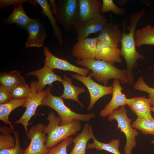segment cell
Instances as JSON below:
<instances>
[{"mask_svg":"<svg viewBox=\"0 0 154 154\" xmlns=\"http://www.w3.org/2000/svg\"><path fill=\"white\" fill-rule=\"evenodd\" d=\"M146 10L142 8L138 11L132 13L129 17V26L128 27L129 33L125 31L126 20L122 24L123 29L122 38L120 40L121 48L120 56L124 59L127 66V74L129 83L133 85L135 81L133 70L137 67V60H144V56L140 54L137 51L135 44V34L138 22L146 13Z\"/></svg>","mask_w":154,"mask_h":154,"instance_id":"obj_1","label":"cell"},{"mask_svg":"<svg viewBox=\"0 0 154 154\" xmlns=\"http://www.w3.org/2000/svg\"><path fill=\"white\" fill-rule=\"evenodd\" d=\"M76 62L91 70L89 75L99 82H102L104 86H107L109 80L112 78L117 79L123 84L129 83L127 70L118 68L113 64L95 59L76 60Z\"/></svg>","mask_w":154,"mask_h":154,"instance_id":"obj_2","label":"cell"},{"mask_svg":"<svg viewBox=\"0 0 154 154\" xmlns=\"http://www.w3.org/2000/svg\"><path fill=\"white\" fill-rule=\"evenodd\" d=\"M47 119L48 123L44 128L43 132L47 134L45 145L49 149L70 136L77 135L82 128L81 121L78 120L65 125H60V117L56 116L53 112L49 113Z\"/></svg>","mask_w":154,"mask_h":154,"instance_id":"obj_3","label":"cell"},{"mask_svg":"<svg viewBox=\"0 0 154 154\" xmlns=\"http://www.w3.org/2000/svg\"><path fill=\"white\" fill-rule=\"evenodd\" d=\"M52 88L50 89L42 100L41 106H46L55 111L61 119L60 125L67 124L77 120L88 122L96 117L94 112L80 114L72 111L65 105L61 96H54L51 93Z\"/></svg>","mask_w":154,"mask_h":154,"instance_id":"obj_4","label":"cell"},{"mask_svg":"<svg viewBox=\"0 0 154 154\" xmlns=\"http://www.w3.org/2000/svg\"><path fill=\"white\" fill-rule=\"evenodd\" d=\"M58 11L56 18L65 32L76 34L78 23L79 0H56Z\"/></svg>","mask_w":154,"mask_h":154,"instance_id":"obj_5","label":"cell"},{"mask_svg":"<svg viewBox=\"0 0 154 154\" xmlns=\"http://www.w3.org/2000/svg\"><path fill=\"white\" fill-rule=\"evenodd\" d=\"M110 121L116 120L117 122L118 129H120L126 137V141L124 149V154H131L134 148L136 146V137L139 135L137 129L131 125L132 119L127 115L125 105L121 106L119 109L114 111L108 117Z\"/></svg>","mask_w":154,"mask_h":154,"instance_id":"obj_6","label":"cell"},{"mask_svg":"<svg viewBox=\"0 0 154 154\" xmlns=\"http://www.w3.org/2000/svg\"><path fill=\"white\" fill-rule=\"evenodd\" d=\"M46 125L44 123H38L31 127L26 134L30 143L25 149L24 154H46L49 149L46 147L45 144L47 136L43 132Z\"/></svg>","mask_w":154,"mask_h":154,"instance_id":"obj_7","label":"cell"},{"mask_svg":"<svg viewBox=\"0 0 154 154\" xmlns=\"http://www.w3.org/2000/svg\"><path fill=\"white\" fill-rule=\"evenodd\" d=\"M71 77L82 82L88 89L90 96V103L87 108L89 111L92 110L95 103L100 98L105 95L112 94V85L106 86L98 84L89 75L84 76L76 73L71 75Z\"/></svg>","mask_w":154,"mask_h":154,"instance_id":"obj_8","label":"cell"},{"mask_svg":"<svg viewBox=\"0 0 154 154\" xmlns=\"http://www.w3.org/2000/svg\"><path fill=\"white\" fill-rule=\"evenodd\" d=\"M52 86H49L43 92L38 93H37L36 90L27 98V101L23 107L26 108L25 112L21 117L15 122L16 124H21L23 125L26 134L28 132L27 126L30 120L35 114L37 108L41 106L42 100Z\"/></svg>","mask_w":154,"mask_h":154,"instance_id":"obj_9","label":"cell"},{"mask_svg":"<svg viewBox=\"0 0 154 154\" xmlns=\"http://www.w3.org/2000/svg\"><path fill=\"white\" fill-rule=\"evenodd\" d=\"M45 59L44 65L53 69H58L64 71H68L78 73L84 76H87L90 70L86 68H82L71 64L67 60L58 58L54 55L49 48L44 46L43 47Z\"/></svg>","mask_w":154,"mask_h":154,"instance_id":"obj_10","label":"cell"},{"mask_svg":"<svg viewBox=\"0 0 154 154\" xmlns=\"http://www.w3.org/2000/svg\"><path fill=\"white\" fill-rule=\"evenodd\" d=\"M79 14L76 34L84 24L91 19L102 16V1L100 0H79Z\"/></svg>","mask_w":154,"mask_h":154,"instance_id":"obj_11","label":"cell"},{"mask_svg":"<svg viewBox=\"0 0 154 154\" xmlns=\"http://www.w3.org/2000/svg\"><path fill=\"white\" fill-rule=\"evenodd\" d=\"M25 29L28 33V37L25 43L26 47H43L46 34L44 25L38 19H32Z\"/></svg>","mask_w":154,"mask_h":154,"instance_id":"obj_12","label":"cell"},{"mask_svg":"<svg viewBox=\"0 0 154 154\" xmlns=\"http://www.w3.org/2000/svg\"><path fill=\"white\" fill-rule=\"evenodd\" d=\"M120 81L115 79L113 81L112 85L113 87L112 96L110 102L102 109L100 115L103 117L108 116L114 111L118 109L122 106L128 104L130 102V99L127 98L123 93L121 90L123 88L120 85Z\"/></svg>","mask_w":154,"mask_h":154,"instance_id":"obj_13","label":"cell"},{"mask_svg":"<svg viewBox=\"0 0 154 154\" xmlns=\"http://www.w3.org/2000/svg\"><path fill=\"white\" fill-rule=\"evenodd\" d=\"M97 37L87 38L78 40L72 48V55L77 60L95 59Z\"/></svg>","mask_w":154,"mask_h":154,"instance_id":"obj_14","label":"cell"},{"mask_svg":"<svg viewBox=\"0 0 154 154\" xmlns=\"http://www.w3.org/2000/svg\"><path fill=\"white\" fill-rule=\"evenodd\" d=\"M53 69L47 66L44 65L42 68L28 72L27 76H33L38 79L37 93L44 91L46 86H52V84L55 81L62 82V78L54 73Z\"/></svg>","mask_w":154,"mask_h":154,"instance_id":"obj_15","label":"cell"},{"mask_svg":"<svg viewBox=\"0 0 154 154\" xmlns=\"http://www.w3.org/2000/svg\"><path fill=\"white\" fill-rule=\"evenodd\" d=\"M122 34L119 25L113 23L111 19L100 32L97 38L98 40L109 46L117 48L120 42Z\"/></svg>","mask_w":154,"mask_h":154,"instance_id":"obj_16","label":"cell"},{"mask_svg":"<svg viewBox=\"0 0 154 154\" xmlns=\"http://www.w3.org/2000/svg\"><path fill=\"white\" fill-rule=\"evenodd\" d=\"M127 105L137 116V117L146 119H153L151 114L152 107L149 98L145 96L131 98Z\"/></svg>","mask_w":154,"mask_h":154,"instance_id":"obj_17","label":"cell"},{"mask_svg":"<svg viewBox=\"0 0 154 154\" xmlns=\"http://www.w3.org/2000/svg\"><path fill=\"white\" fill-rule=\"evenodd\" d=\"M120 49L109 46L98 40L95 59L113 64L120 63L122 60L120 56Z\"/></svg>","mask_w":154,"mask_h":154,"instance_id":"obj_18","label":"cell"},{"mask_svg":"<svg viewBox=\"0 0 154 154\" xmlns=\"http://www.w3.org/2000/svg\"><path fill=\"white\" fill-rule=\"evenodd\" d=\"M94 137L92 126L85 123L82 131L73 139L74 147L70 154H86L87 143Z\"/></svg>","mask_w":154,"mask_h":154,"instance_id":"obj_19","label":"cell"},{"mask_svg":"<svg viewBox=\"0 0 154 154\" xmlns=\"http://www.w3.org/2000/svg\"><path fill=\"white\" fill-rule=\"evenodd\" d=\"M108 19L103 15L90 19L82 25L79 29L78 40L88 38L91 34L100 32L107 24Z\"/></svg>","mask_w":154,"mask_h":154,"instance_id":"obj_20","label":"cell"},{"mask_svg":"<svg viewBox=\"0 0 154 154\" xmlns=\"http://www.w3.org/2000/svg\"><path fill=\"white\" fill-rule=\"evenodd\" d=\"M42 8V13L44 17H48L51 25L54 37L56 39L60 44H63V33L61 29L58 25L57 19L54 16L50 4L46 0H34Z\"/></svg>","mask_w":154,"mask_h":154,"instance_id":"obj_21","label":"cell"},{"mask_svg":"<svg viewBox=\"0 0 154 154\" xmlns=\"http://www.w3.org/2000/svg\"><path fill=\"white\" fill-rule=\"evenodd\" d=\"M62 78L63 81L62 83L64 89L61 97L65 99H70L74 101L81 107H84V105L79 100L78 97L80 94L85 92V89L83 87L74 85L73 84L72 80L66 74H63Z\"/></svg>","mask_w":154,"mask_h":154,"instance_id":"obj_22","label":"cell"},{"mask_svg":"<svg viewBox=\"0 0 154 154\" xmlns=\"http://www.w3.org/2000/svg\"><path fill=\"white\" fill-rule=\"evenodd\" d=\"M23 5L20 4L14 6L12 13L7 18L2 20V22L6 25L16 24L21 28L25 29L32 19L27 15Z\"/></svg>","mask_w":154,"mask_h":154,"instance_id":"obj_23","label":"cell"},{"mask_svg":"<svg viewBox=\"0 0 154 154\" xmlns=\"http://www.w3.org/2000/svg\"><path fill=\"white\" fill-rule=\"evenodd\" d=\"M28 98L15 99L7 103L0 104V119L5 123L9 124L13 132L14 127L9 119V115L14 110L21 106L23 107Z\"/></svg>","mask_w":154,"mask_h":154,"instance_id":"obj_24","label":"cell"},{"mask_svg":"<svg viewBox=\"0 0 154 154\" xmlns=\"http://www.w3.org/2000/svg\"><path fill=\"white\" fill-rule=\"evenodd\" d=\"M135 40L137 47L145 44L154 45V27L148 25L137 29L135 32Z\"/></svg>","mask_w":154,"mask_h":154,"instance_id":"obj_25","label":"cell"},{"mask_svg":"<svg viewBox=\"0 0 154 154\" xmlns=\"http://www.w3.org/2000/svg\"><path fill=\"white\" fill-rule=\"evenodd\" d=\"M24 82H25L24 78L18 70L0 73V84L9 92L16 86Z\"/></svg>","mask_w":154,"mask_h":154,"instance_id":"obj_26","label":"cell"},{"mask_svg":"<svg viewBox=\"0 0 154 154\" xmlns=\"http://www.w3.org/2000/svg\"><path fill=\"white\" fill-rule=\"evenodd\" d=\"M37 84L38 81H32L29 86L24 82L13 88L10 93L13 99L28 98L37 90Z\"/></svg>","mask_w":154,"mask_h":154,"instance_id":"obj_27","label":"cell"},{"mask_svg":"<svg viewBox=\"0 0 154 154\" xmlns=\"http://www.w3.org/2000/svg\"><path fill=\"white\" fill-rule=\"evenodd\" d=\"M93 140V143H88L87 148L95 149L100 151L104 150L114 154H121L119 149L120 143L119 139H113L108 143L100 142L95 136Z\"/></svg>","mask_w":154,"mask_h":154,"instance_id":"obj_28","label":"cell"},{"mask_svg":"<svg viewBox=\"0 0 154 154\" xmlns=\"http://www.w3.org/2000/svg\"><path fill=\"white\" fill-rule=\"evenodd\" d=\"M0 150L13 147L16 139L15 136L11 134L14 132L11 127L0 125Z\"/></svg>","mask_w":154,"mask_h":154,"instance_id":"obj_29","label":"cell"},{"mask_svg":"<svg viewBox=\"0 0 154 154\" xmlns=\"http://www.w3.org/2000/svg\"><path fill=\"white\" fill-rule=\"evenodd\" d=\"M131 126L133 128L139 130L143 135L151 134L154 136V119H146L137 117Z\"/></svg>","mask_w":154,"mask_h":154,"instance_id":"obj_30","label":"cell"},{"mask_svg":"<svg viewBox=\"0 0 154 154\" xmlns=\"http://www.w3.org/2000/svg\"><path fill=\"white\" fill-rule=\"evenodd\" d=\"M102 6L101 11L102 13L112 11L117 15H123L126 13V9L117 7L113 0H102Z\"/></svg>","mask_w":154,"mask_h":154,"instance_id":"obj_31","label":"cell"},{"mask_svg":"<svg viewBox=\"0 0 154 154\" xmlns=\"http://www.w3.org/2000/svg\"><path fill=\"white\" fill-rule=\"evenodd\" d=\"M133 88L136 90L148 93V97L151 101V106H152L154 105V88L147 85L142 76L139 78L137 82L134 84Z\"/></svg>","mask_w":154,"mask_h":154,"instance_id":"obj_32","label":"cell"},{"mask_svg":"<svg viewBox=\"0 0 154 154\" xmlns=\"http://www.w3.org/2000/svg\"><path fill=\"white\" fill-rule=\"evenodd\" d=\"M73 139L69 137L62 141L57 145L49 149L46 154H67V148L72 142Z\"/></svg>","mask_w":154,"mask_h":154,"instance_id":"obj_33","label":"cell"},{"mask_svg":"<svg viewBox=\"0 0 154 154\" xmlns=\"http://www.w3.org/2000/svg\"><path fill=\"white\" fill-rule=\"evenodd\" d=\"M13 133L16 139L15 146L11 148L0 150V154H24L25 149H22L20 147L18 132L15 131Z\"/></svg>","mask_w":154,"mask_h":154,"instance_id":"obj_34","label":"cell"},{"mask_svg":"<svg viewBox=\"0 0 154 154\" xmlns=\"http://www.w3.org/2000/svg\"><path fill=\"white\" fill-rule=\"evenodd\" d=\"M28 2L32 5L36 6L37 4L34 0H1L0 1V8L1 9L7 8L9 6L13 5L14 6L20 4H23L24 3Z\"/></svg>","mask_w":154,"mask_h":154,"instance_id":"obj_35","label":"cell"},{"mask_svg":"<svg viewBox=\"0 0 154 154\" xmlns=\"http://www.w3.org/2000/svg\"><path fill=\"white\" fill-rule=\"evenodd\" d=\"M13 99L10 92L4 87L0 85V104L8 102Z\"/></svg>","mask_w":154,"mask_h":154,"instance_id":"obj_36","label":"cell"},{"mask_svg":"<svg viewBox=\"0 0 154 154\" xmlns=\"http://www.w3.org/2000/svg\"><path fill=\"white\" fill-rule=\"evenodd\" d=\"M49 1L52 7V12L54 15L56 17L58 11V8L56 1L55 0H49Z\"/></svg>","mask_w":154,"mask_h":154,"instance_id":"obj_37","label":"cell"},{"mask_svg":"<svg viewBox=\"0 0 154 154\" xmlns=\"http://www.w3.org/2000/svg\"><path fill=\"white\" fill-rule=\"evenodd\" d=\"M152 111L154 112V105L152 107Z\"/></svg>","mask_w":154,"mask_h":154,"instance_id":"obj_38","label":"cell"},{"mask_svg":"<svg viewBox=\"0 0 154 154\" xmlns=\"http://www.w3.org/2000/svg\"><path fill=\"white\" fill-rule=\"evenodd\" d=\"M151 143H154V139H153V140L151 142Z\"/></svg>","mask_w":154,"mask_h":154,"instance_id":"obj_39","label":"cell"}]
</instances>
